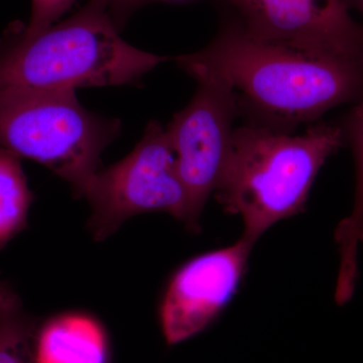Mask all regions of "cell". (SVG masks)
<instances>
[{"instance_id": "cell-1", "label": "cell", "mask_w": 363, "mask_h": 363, "mask_svg": "<svg viewBox=\"0 0 363 363\" xmlns=\"http://www.w3.org/2000/svg\"><path fill=\"white\" fill-rule=\"evenodd\" d=\"M173 60L191 77L230 86L245 123L283 133L318 123L363 93V64L259 39L233 20L206 47Z\"/></svg>"}, {"instance_id": "cell-2", "label": "cell", "mask_w": 363, "mask_h": 363, "mask_svg": "<svg viewBox=\"0 0 363 363\" xmlns=\"http://www.w3.org/2000/svg\"><path fill=\"white\" fill-rule=\"evenodd\" d=\"M171 60L128 44L104 4L89 0L43 32L16 21L0 33V93L135 85Z\"/></svg>"}, {"instance_id": "cell-3", "label": "cell", "mask_w": 363, "mask_h": 363, "mask_svg": "<svg viewBox=\"0 0 363 363\" xmlns=\"http://www.w3.org/2000/svg\"><path fill=\"white\" fill-rule=\"evenodd\" d=\"M343 145L339 123L318 121L301 135L242 124L215 199L241 217V238L255 245L272 225L304 211L320 169Z\"/></svg>"}, {"instance_id": "cell-4", "label": "cell", "mask_w": 363, "mask_h": 363, "mask_svg": "<svg viewBox=\"0 0 363 363\" xmlns=\"http://www.w3.org/2000/svg\"><path fill=\"white\" fill-rule=\"evenodd\" d=\"M121 130L119 119L88 111L76 91L0 93V147L47 167L74 194Z\"/></svg>"}, {"instance_id": "cell-5", "label": "cell", "mask_w": 363, "mask_h": 363, "mask_svg": "<svg viewBox=\"0 0 363 363\" xmlns=\"http://www.w3.org/2000/svg\"><path fill=\"white\" fill-rule=\"evenodd\" d=\"M76 196L89 203L88 228L95 240H107L136 215L164 212L189 221L188 195L177 169L166 128L152 121L123 160L98 169Z\"/></svg>"}, {"instance_id": "cell-6", "label": "cell", "mask_w": 363, "mask_h": 363, "mask_svg": "<svg viewBox=\"0 0 363 363\" xmlns=\"http://www.w3.org/2000/svg\"><path fill=\"white\" fill-rule=\"evenodd\" d=\"M194 96L167 125L177 169L188 195V228H200L203 210L223 178L233 150L238 101L230 86L211 76L194 78Z\"/></svg>"}, {"instance_id": "cell-7", "label": "cell", "mask_w": 363, "mask_h": 363, "mask_svg": "<svg viewBox=\"0 0 363 363\" xmlns=\"http://www.w3.org/2000/svg\"><path fill=\"white\" fill-rule=\"evenodd\" d=\"M259 39L363 64V26L346 0H222Z\"/></svg>"}, {"instance_id": "cell-8", "label": "cell", "mask_w": 363, "mask_h": 363, "mask_svg": "<svg viewBox=\"0 0 363 363\" xmlns=\"http://www.w3.org/2000/svg\"><path fill=\"white\" fill-rule=\"evenodd\" d=\"M252 247L240 238L189 259L174 272L159 307L169 345L197 335L218 318L240 288Z\"/></svg>"}, {"instance_id": "cell-9", "label": "cell", "mask_w": 363, "mask_h": 363, "mask_svg": "<svg viewBox=\"0 0 363 363\" xmlns=\"http://www.w3.org/2000/svg\"><path fill=\"white\" fill-rule=\"evenodd\" d=\"M33 357V363H107L106 335L89 315L65 313L37 329Z\"/></svg>"}, {"instance_id": "cell-10", "label": "cell", "mask_w": 363, "mask_h": 363, "mask_svg": "<svg viewBox=\"0 0 363 363\" xmlns=\"http://www.w3.org/2000/svg\"><path fill=\"white\" fill-rule=\"evenodd\" d=\"M345 145L352 150L355 164V194L351 213L339 223L335 241L340 255L337 286L352 289L357 285V252L363 242V93L340 123Z\"/></svg>"}, {"instance_id": "cell-11", "label": "cell", "mask_w": 363, "mask_h": 363, "mask_svg": "<svg viewBox=\"0 0 363 363\" xmlns=\"http://www.w3.org/2000/svg\"><path fill=\"white\" fill-rule=\"evenodd\" d=\"M21 160L0 147V250L26 228L33 201Z\"/></svg>"}, {"instance_id": "cell-12", "label": "cell", "mask_w": 363, "mask_h": 363, "mask_svg": "<svg viewBox=\"0 0 363 363\" xmlns=\"http://www.w3.org/2000/svg\"><path fill=\"white\" fill-rule=\"evenodd\" d=\"M35 331L37 324L20 298L0 305V363H33Z\"/></svg>"}, {"instance_id": "cell-13", "label": "cell", "mask_w": 363, "mask_h": 363, "mask_svg": "<svg viewBox=\"0 0 363 363\" xmlns=\"http://www.w3.org/2000/svg\"><path fill=\"white\" fill-rule=\"evenodd\" d=\"M77 0H32V13L23 30L28 35L43 32L58 23Z\"/></svg>"}, {"instance_id": "cell-14", "label": "cell", "mask_w": 363, "mask_h": 363, "mask_svg": "<svg viewBox=\"0 0 363 363\" xmlns=\"http://www.w3.org/2000/svg\"><path fill=\"white\" fill-rule=\"evenodd\" d=\"M100 1L104 4L112 20L118 26L119 30H121L130 14L135 13L136 9L152 0H100Z\"/></svg>"}, {"instance_id": "cell-15", "label": "cell", "mask_w": 363, "mask_h": 363, "mask_svg": "<svg viewBox=\"0 0 363 363\" xmlns=\"http://www.w3.org/2000/svg\"><path fill=\"white\" fill-rule=\"evenodd\" d=\"M16 293L14 292L13 288L6 284V281H0V303L6 302L7 300H11L16 297Z\"/></svg>"}, {"instance_id": "cell-16", "label": "cell", "mask_w": 363, "mask_h": 363, "mask_svg": "<svg viewBox=\"0 0 363 363\" xmlns=\"http://www.w3.org/2000/svg\"><path fill=\"white\" fill-rule=\"evenodd\" d=\"M351 11H357L363 18V0H346ZM363 26V23H362Z\"/></svg>"}]
</instances>
